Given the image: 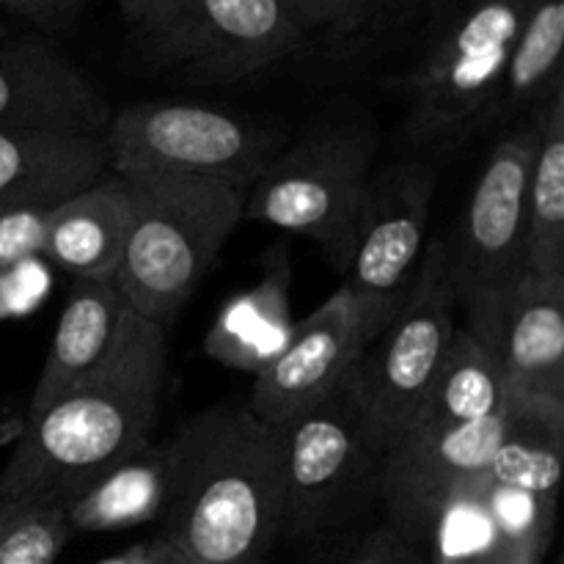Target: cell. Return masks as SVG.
Wrapping results in <instances>:
<instances>
[{
    "instance_id": "obj_1",
    "label": "cell",
    "mask_w": 564,
    "mask_h": 564,
    "mask_svg": "<svg viewBox=\"0 0 564 564\" xmlns=\"http://www.w3.org/2000/svg\"><path fill=\"white\" fill-rule=\"evenodd\" d=\"M165 372V328L127 312L110 356L53 405L28 416L0 471V501L69 505L152 446Z\"/></svg>"
},
{
    "instance_id": "obj_2",
    "label": "cell",
    "mask_w": 564,
    "mask_h": 564,
    "mask_svg": "<svg viewBox=\"0 0 564 564\" xmlns=\"http://www.w3.org/2000/svg\"><path fill=\"white\" fill-rule=\"evenodd\" d=\"M163 457L160 538L191 564H270L284 538L279 427L220 405L187 419Z\"/></svg>"
},
{
    "instance_id": "obj_3",
    "label": "cell",
    "mask_w": 564,
    "mask_h": 564,
    "mask_svg": "<svg viewBox=\"0 0 564 564\" xmlns=\"http://www.w3.org/2000/svg\"><path fill=\"white\" fill-rule=\"evenodd\" d=\"M130 226L113 284L127 308L169 330L242 220L246 191L191 174H130Z\"/></svg>"
},
{
    "instance_id": "obj_4",
    "label": "cell",
    "mask_w": 564,
    "mask_h": 564,
    "mask_svg": "<svg viewBox=\"0 0 564 564\" xmlns=\"http://www.w3.org/2000/svg\"><path fill=\"white\" fill-rule=\"evenodd\" d=\"M378 141L364 121H325L275 154L248 187L242 218L306 237L345 273Z\"/></svg>"
},
{
    "instance_id": "obj_5",
    "label": "cell",
    "mask_w": 564,
    "mask_h": 564,
    "mask_svg": "<svg viewBox=\"0 0 564 564\" xmlns=\"http://www.w3.org/2000/svg\"><path fill=\"white\" fill-rule=\"evenodd\" d=\"M152 64L237 83L301 53L306 33L284 0H116Z\"/></svg>"
},
{
    "instance_id": "obj_6",
    "label": "cell",
    "mask_w": 564,
    "mask_h": 564,
    "mask_svg": "<svg viewBox=\"0 0 564 564\" xmlns=\"http://www.w3.org/2000/svg\"><path fill=\"white\" fill-rule=\"evenodd\" d=\"M455 308L449 242L433 237L405 297L356 367L369 441L383 457L411 430L427 400L455 339Z\"/></svg>"
},
{
    "instance_id": "obj_7",
    "label": "cell",
    "mask_w": 564,
    "mask_h": 564,
    "mask_svg": "<svg viewBox=\"0 0 564 564\" xmlns=\"http://www.w3.org/2000/svg\"><path fill=\"white\" fill-rule=\"evenodd\" d=\"M538 147V116L490 149L468 207L449 242V279L463 328L485 347L507 297L527 270V182Z\"/></svg>"
},
{
    "instance_id": "obj_8",
    "label": "cell",
    "mask_w": 564,
    "mask_h": 564,
    "mask_svg": "<svg viewBox=\"0 0 564 564\" xmlns=\"http://www.w3.org/2000/svg\"><path fill=\"white\" fill-rule=\"evenodd\" d=\"M356 367L328 400L279 427L284 538L330 532L378 499L383 455L369 441Z\"/></svg>"
},
{
    "instance_id": "obj_9",
    "label": "cell",
    "mask_w": 564,
    "mask_h": 564,
    "mask_svg": "<svg viewBox=\"0 0 564 564\" xmlns=\"http://www.w3.org/2000/svg\"><path fill=\"white\" fill-rule=\"evenodd\" d=\"M534 0H474L405 77L402 135L449 149L482 121Z\"/></svg>"
},
{
    "instance_id": "obj_10",
    "label": "cell",
    "mask_w": 564,
    "mask_h": 564,
    "mask_svg": "<svg viewBox=\"0 0 564 564\" xmlns=\"http://www.w3.org/2000/svg\"><path fill=\"white\" fill-rule=\"evenodd\" d=\"M110 174H191L248 187L275 158L268 132L196 102H135L110 116Z\"/></svg>"
},
{
    "instance_id": "obj_11",
    "label": "cell",
    "mask_w": 564,
    "mask_h": 564,
    "mask_svg": "<svg viewBox=\"0 0 564 564\" xmlns=\"http://www.w3.org/2000/svg\"><path fill=\"white\" fill-rule=\"evenodd\" d=\"M438 174L424 160L375 169L352 231L341 286L361 308L369 345L389 325L424 257Z\"/></svg>"
},
{
    "instance_id": "obj_12",
    "label": "cell",
    "mask_w": 564,
    "mask_h": 564,
    "mask_svg": "<svg viewBox=\"0 0 564 564\" xmlns=\"http://www.w3.org/2000/svg\"><path fill=\"white\" fill-rule=\"evenodd\" d=\"M501 430L505 413L474 424H411L380 471L378 499L389 512V527L419 551L427 549L449 496L488 471Z\"/></svg>"
},
{
    "instance_id": "obj_13",
    "label": "cell",
    "mask_w": 564,
    "mask_h": 564,
    "mask_svg": "<svg viewBox=\"0 0 564 564\" xmlns=\"http://www.w3.org/2000/svg\"><path fill=\"white\" fill-rule=\"evenodd\" d=\"M367 347L361 308L339 286L295 323L286 345L253 375L248 411L270 427L295 422L345 383Z\"/></svg>"
},
{
    "instance_id": "obj_14",
    "label": "cell",
    "mask_w": 564,
    "mask_h": 564,
    "mask_svg": "<svg viewBox=\"0 0 564 564\" xmlns=\"http://www.w3.org/2000/svg\"><path fill=\"white\" fill-rule=\"evenodd\" d=\"M110 116L91 77L53 42L39 36L0 42V130L105 141Z\"/></svg>"
},
{
    "instance_id": "obj_15",
    "label": "cell",
    "mask_w": 564,
    "mask_h": 564,
    "mask_svg": "<svg viewBox=\"0 0 564 564\" xmlns=\"http://www.w3.org/2000/svg\"><path fill=\"white\" fill-rule=\"evenodd\" d=\"M488 350L505 375L507 397L564 405V275H523Z\"/></svg>"
},
{
    "instance_id": "obj_16",
    "label": "cell",
    "mask_w": 564,
    "mask_h": 564,
    "mask_svg": "<svg viewBox=\"0 0 564 564\" xmlns=\"http://www.w3.org/2000/svg\"><path fill=\"white\" fill-rule=\"evenodd\" d=\"M108 171L102 138L0 130V215L50 213Z\"/></svg>"
},
{
    "instance_id": "obj_17",
    "label": "cell",
    "mask_w": 564,
    "mask_h": 564,
    "mask_svg": "<svg viewBox=\"0 0 564 564\" xmlns=\"http://www.w3.org/2000/svg\"><path fill=\"white\" fill-rule=\"evenodd\" d=\"M130 226V191L119 174H105L91 187L47 213L39 257L75 281H113Z\"/></svg>"
},
{
    "instance_id": "obj_18",
    "label": "cell",
    "mask_w": 564,
    "mask_h": 564,
    "mask_svg": "<svg viewBox=\"0 0 564 564\" xmlns=\"http://www.w3.org/2000/svg\"><path fill=\"white\" fill-rule=\"evenodd\" d=\"M127 303L113 281H75L55 323L53 341L33 386L28 416L53 405L61 394L86 380L113 350Z\"/></svg>"
},
{
    "instance_id": "obj_19",
    "label": "cell",
    "mask_w": 564,
    "mask_h": 564,
    "mask_svg": "<svg viewBox=\"0 0 564 564\" xmlns=\"http://www.w3.org/2000/svg\"><path fill=\"white\" fill-rule=\"evenodd\" d=\"M292 264L286 246H273L262 257V273L220 308L204 339V350L224 367L257 375L290 339Z\"/></svg>"
},
{
    "instance_id": "obj_20",
    "label": "cell",
    "mask_w": 564,
    "mask_h": 564,
    "mask_svg": "<svg viewBox=\"0 0 564 564\" xmlns=\"http://www.w3.org/2000/svg\"><path fill=\"white\" fill-rule=\"evenodd\" d=\"M564 0H534L507 58L496 97L477 130L538 110L564 83Z\"/></svg>"
},
{
    "instance_id": "obj_21",
    "label": "cell",
    "mask_w": 564,
    "mask_h": 564,
    "mask_svg": "<svg viewBox=\"0 0 564 564\" xmlns=\"http://www.w3.org/2000/svg\"><path fill=\"white\" fill-rule=\"evenodd\" d=\"M534 116L538 147L527 182V270L564 275V83Z\"/></svg>"
},
{
    "instance_id": "obj_22",
    "label": "cell",
    "mask_w": 564,
    "mask_h": 564,
    "mask_svg": "<svg viewBox=\"0 0 564 564\" xmlns=\"http://www.w3.org/2000/svg\"><path fill=\"white\" fill-rule=\"evenodd\" d=\"M507 408V383L494 352L468 334L455 330L449 352L435 375L416 422L474 424L499 416ZM413 422V424H416Z\"/></svg>"
},
{
    "instance_id": "obj_23",
    "label": "cell",
    "mask_w": 564,
    "mask_h": 564,
    "mask_svg": "<svg viewBox=\"0 0 564 564\" xmlns=\"http://www.w3.org/2000/svg\"><path fill=\"white\" fill-rule=\"evenodd\" d=\"M163 446H147L135 457L105 474L102 479H97L86 494L64 505L72 534L119 532V529L158 521L160 505H163Z\"/></svg>"
},
{
    "instance_id": "obj_24",
    "label": "cell",
    "mask_w": 564,
    "mask_h": 564,
    "mask_svg": "<svg viewBox=\"0 0 564 564\" xmlns=\"http://www.w3.org/2000/svg\"><path fill=\"white\" fill-rule=\"evenodd\" d=\"M490 518L496 532V564H543L556 529V499L494 482L485 474Z\"/></svg>"
},
{
    "instance_id": "obj_25",
    "label": "cell",
    "mask_w": 564,
    "mask_h": 564,
    "mask_svg": "<svg viewBox=\"0 0 564 564\" xmlns=\"http://www.w3.org/2000/svg\"><path fill=\"white\" fill-rule=\"evenodd\" d=\"M482 477L455 490L438 512L427 543L430 564H496V532Z\"/></svg>"
},
{
    "instance_id": "obj_26",
    "label": "cell",
    "mask_w": 564,
    "mask_h": 564,
    "mask_svg": "<svg viewBox=\"0 0 564 564\" xmlns=\"http://www.w3.org/2000/svg\"><path fill=\"white\" fill-rule=\"evenodd\" d=\"M69 538L64 505L0 501V564H53Z\"/></svg>"
},
{
    "instance_id": "obj_27",
    "label": "cell",
    "mask_w": 564,
    "mask_h": 564,
    "mask_svg": "<svg viewBox=\"0 0 564 564\" xmlns=\"http://www.w3.org/2000/svg\"><path fill=\"white\" fill-rule=\"evenodd\" d=\"M303 33H350L369 17L372 0H284Z\"/></svg>"
},
{
    "instance_id": "obj_28",
    "label": "cell",
    "mask_w": 564,
    "mask_h": 564,
    "mask_svg": "<svg viewBox=\"0 0 564 564\" xmlns=\"http://www.w3.org/2000/svg\"><path fill=\"white\" fill-rule=\"evenodd\" d=\"M47 213L0 215V275L42 253Z\"/></svg>"
},
{
    "instance_id": "obj_29",
    "label": "cell",
    "mask_w": 564,
    "mask_h": 564,
    "mask_svg": "<svg viewBox=\"0 0 564 564\" xmlns=\"http://www.w3.org/2000/svg\"><path fill=\"white\" fill-rule=\"evenodd\" d=\"M334 564H430L424 551L408 543L400 532L386 523V527L372 529L369 534L358 538L356 543L347 545L345 554Z\"/></svg>"
},
{
    "instance_id": "obj_30",
    "label": "cell",
    "mask_w": 564,
    "mask_h": 564,
    "mask_svg": "<svg viewBox=\"0 0 564 564\" xmlns=\"http://www.w3.org/2000/svg\"><path fill=\"white\" fill-rule=\"evenodd\" d=\"M91 0H9V9L25 20L36 22L39 28H64L75 20Z\"/></svg>"
},
{
    "instance_id": "obj_31",
    "label": "cell",
    "mask_w": 564,
    "mask_h": 564,
    "mask_svg": "<svg viewBox=\"0 0 564 564\" xmlns=\"http://www.w3.org/2000/svg\"><path fill=\"white\" fill-rule=\"evenodd\" d=\"M149 564H191V562H187V556L180 554L169 540L154 538L149 540Z\"/></svg>"
},
{
    "instance_id": "obj_32",
    "label": "cell",
    "mask_w": 564,
    "mask_h": 564,
    "mask_svg": "<svg viewBox=\"0 0 564 564\" xmlns=\"http://www.w3.org/2000/svg\"><path fill=\"white\" fill-rule=\"evenodd\" d=\"M102 564H149V543H141V545H132L127 554L121 556H113V560L102 562Z\"/></svg>"
},
{
    "instance_id": "obj_33",
    "label": "cell",
    "mask_w": 564,
    "mask_h": 564,
    "mask_svg": "<svg viewBox=\"0 0 564 564\" xmlns=\"http://www.w3.org/2000/svg\"><path fill=\"white\" fill-rule=\"evenodd\" d=\"M0 9H9V0H0Z\"/></svg>"
},
{
    "instance_id": "obj_34",
    "label": "cell",
    "mask_w": 564,
    "mask_h": 564,
    "mask_svg": "<svg viewBox=\"0 0 564 564\" xmlns=\"http://www.w3.org/2000/svg\"><path fill=\"white\" fill-rule=\"evenodd\" d=\"M556 564H562V562H556Z\"/></svg>"
}]
</instances>
